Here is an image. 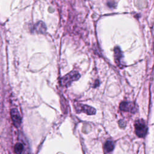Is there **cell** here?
<instances>
[{"instance_id":"6da1fadb","label":"cell","mask_w":154,"mask_h":154,"mask_svg":"<svg viewBox=\"0 0 154 154\" xmlns=\"http://www.w3.org/2000/svg\"><path fill=\"white\" fill-rule=\"evenodd\" d=\"M80 78V74L77 71H72L61 78L60 83L62 85L67 87L73 81L78 80Z\"/></svg>"},{"instance_id":"7a4b0ae2","label":"cell","mask_w":154,"mask_h":154,"mask_svg":"<svg viewBox=\"0 0 154 154\" xmlns=\"http://www.w3.org/2000/svg\"><path fill=\"white\" fill-rule=\"evenodd\" d=\"M134 127L135 134L138 137L143 138L146 135L147 132V127L144 120L143 119L136 120L134 123Z\"/></svg>"},{"instance_id":"3957f363","label":"cell","mask_w":154,"mask_h":154,"mask_svg":"<svg viewBox=\"0 0 154 154\" xmlns=\"http://www.w3.org/2000/svg\"><path fill=\"white\" fill-rule=\"evenodd\" d=\"M78 112H83L88 115H93L96 113V109L88 105H83V104H78L76 106V111Z\"/></svg>"},{"instance_id":"277c9868","label":"cell","mask_w":154,"mask_h":154,"mask_svg":"<svg viewBox=\"0 0 154 154\" xmlns=\"http://www.w3.org/2000/svg\"><path fill=\"white\" fill-rule=\"evenodd\" d=\"M10 114L14 125L16 127L19 126L21 123V117L18 110L16 108H13L10 111Z\"/></svg>"},{"instance_id":"5b68a950","label":"cell","mask_w":154,"mask_h":154,"mask_svg":"<svg viewBox=\"0 0 154 154\" xmlns=\"http://www.w3.org/2000/svg\"><path fill=\"white\" fill-rule=\"evenodd\" d=\"M46 30V25L45 24L42 22L39 21L35 23L31 28V31L35 32V33H38V34H43L45 32Z\"/></svg>"},{"instance_id":"8992f818","label":"cell","mask_w":154,"mask_h":154,"mask_svg":"<svg viewBox=\"0 0 154 154\" xmlns=\"http://www.w3.org/2000/svg\"><path fill=\"white\" fill-rule=\"evenodd\" d=\"M119 108L123 111H131L132 112H135L136 111L134 105L131 102H122L120 104Z\"/></svg>"},{"instance_id":"52a82bcc","label":"cell","mask_w":154,"mask_h":154,"mask_svg":"<svg viewBox=\"0 0 154 154\" xmlns=\"http://www.w3.org/2000/svg\"><path fill=\"white\" fill-rule=\"evenodd\" d=\"M114 57H115L116 62L118 64H120L121 58L122 57V54L119 48H116L114 49Z\"/></svg>"},{"instance_id":"ba28073f","label":"cell","mask_w":154,"mask_h":154,"mask_svg":"<svg viewBox=\"0 0 154 154\" xmlns=\"http://www.w3.org/2000/svg\"><path fill=\"white\" fill-rule=\"evenodd\" d=\"M114 147V144L111 141H107L104 144V150L106 152H111Z\"/></svg>"},{"instance_id":"9c48e42d","label":"cell","mask_w":154,"mask_h":154,"mask_svg":"<svg viewBox=\"0 0 154 154\" xmlns=\"http://www.w3.org/2000/svg\"><path fill=\"white\" fill-rule=\"evenodd\" d=\"M23 146L22 144L20 143H16L14 147V152L16 154H21L23 151Z\"/></svg>"},{"instance_id":"30bf717a","label":"cell","mask_w":154,"mask_h":154,"mask_svg":"<svg viewBox=\"0 0 154 154\" xmlns=\"http://www.w3.org/2000/svg\"><path fill=\"white\" fill-rule=\"evenodd\" d=\"M119 125H120V126L122 127V126H125V122H123V120H120L119 121Z\"/></svg>"}]
</instances>
